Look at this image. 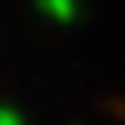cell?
Wrapping results in <instances>:
<instances>
[{
  "instance_id": "obj_2",
  "label": "cell",
  "mask_w": 125,
  "mask_h": 125,
  "mask_svg": "<svg viewBox=\"0 0 125 125\" xmlns=\"http://www.w3.org/2000/svg\"><path fill=\"white\" fill-rule=\"evenodd\" d=\"M0 125H23V121H19V114H15V110L0 106Z\"/></svg>"
},
{
  "instance_id": "obj_1",
  "label": "cell",
  "mask_w": 125,
  "mask_h": 125,
  "mask_svg": "<svg viewBox=\"0 0 125 125\" xmlns=\"http://www.w3.org/2000/svg\"><path fill=\"white\" fill-rule=\"evenodd\" d=\"M38 8L53 23H72L76 19V0H38Z\"/></svg>"
}]
</instances>
